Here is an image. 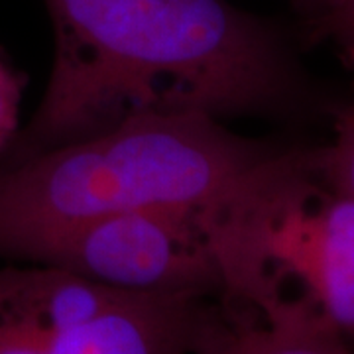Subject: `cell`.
Returning <instances> with one entry per match:
<instances>
[{"instance_id":"obj_1","label":"cell","mask_w":354,"mask_h":354,"mask_svg":"<svg viewBox=\"0 0 354 354\" xmlns=\"http://www.w3.org/2000/svg\"><path fill=\"white\" fill-rule=\"evenodd\" d=\"M53 64L0 165L142 114L288 116L311 85L290 38L227 0H44Z\"/></svg>"},{"instance_id":"obj_8","label":"cell","mask_w":354,"mask_h":354,"mask_svg":"<svg viewBox=\"0 0 354 354\" xmlns=\"http://www.w3.org/2000/svg\"><path fill=\"white\" fill-rule=\"evenodd\" d=\"M28 77L12 59L0 50V156L12 144L20 130V106L24 99Z\"/></svg>"},{"instance_id":"obj_5","label":"cell","mask_w":354,"mask_h":354,"mask_svg":"<svg viewBox=\"0 0 354 354\" xmlns=\"http://www.w3.org/2000/svg\"><path fill=\"white\" fill-rule=\"evenodd\" d=\"M279 281L295 279L301 295L342 335L354 339V199L323 189L295 209L268 242Z\"/></svg>"},{"instance_id":"obj_4","label":"cell","mask_w":354,"mask_h":354,"mask_svg":"<svg viewBox=\"0 0 354 354\" xmlns=\"http://www.w3.org/2000/svg\"><path fill=\"white\" fill-rule=\"evenodd\" d=\"M260 216L195 207L116 213L41 239L20 264L48 266L118 290L221 297L218 260L228 236L242 221Z\"/></svg>"},{"instance_id":"obj_2","label":"cell","mask_w":354,"mask_h":354,"mask_svg":"<svg viewBox=\"0 0 354 354\" xmlns=\"http://www.w3.org/2000/svg\"><path fill=\"white\" fill-rule=\"evenodd\" d=\"M321 189L315 148L246 138L207 114H142L0 165V258L20 264L41 239L99 216L156 207L288 215Z\"/></svg>"},{"instance_id":"obj_9","label":"cell","mask_w":354,"mask_h":354,"mask_svg":"<svg viewBox=\"0 0 354 354\" xmlns=\"http://www.w3.org/2000/svg\"><path fill=\"white\" fill-rule=\"evenodd\" d=\"M337 0H290L295 12L304 18V22L315 20L321 14H325Z\"/></svg>"},{"instance_id":"obj_6","label":"cell","mask_w":354,"mask_h":354,"mask_svg":"<svg viewBox=\"0 0 354 354\" xmlns=\"http://www.w3.org/2000/svg\"><path fill=\"white\" fill-rule=\"evenodd\" d=\"M315 164L323 189L354 199V101L335 113L333 140L315 148Z\"/></svg>"},{"instance_id":"obj_7","label":"cell","mask_w":354,"mask_h":354,"mask_svg":"<svg viewBox=\"0 0 354 354\" xmlns=\"http://www.w3.org/2000/svg\"><path fill=\"white\" fill-rule=\"evenodd\" d=\"M304 24L305 38L311 44L329 41L342 62L354 69V0H337L327 12Z\"/></svg>"},{"instance_id":"obj_3","label":"cell","mask_w":354,"mask_h":354,"mask_svg":"<svg viewBox=\"0 0 354 354\" xmlns=\"http://www.w3.org/2000/svg\"><path fill=\"white\" fill-rule=\"evenodd\" d=\"M211 299L8 264L0 268V354H193Z\"/></svg>"},{"instance_id":"obj_10","label":"cell","mask_w":354,"mask_h":354,"mask_svg":"<svg viewBox=\"0 0 354 354\" xmlns=\"http://www.w3.org/2000/svg\"><path fill=\"white\" fill-rule=\"evenodd\" d=\"M351 346H353V348H351V354H354V339L351 341Z\"/></svg>"}]
</instances>
